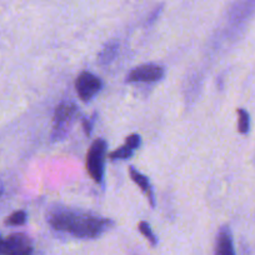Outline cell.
Masks as SVG:
<instances>
[{
    "label": "cell",
    "mask_w": 255,
    "mask_h": 255,
    "mask_svg": "<svg viewBox=\"0 0 255 255\" xmlns=\"http://www.w3.org/2000/svg\"><path fill=\"white\" fill-rule=\"evenodd\" d=\"M51 228L79 239H95L113 227V222L102 217L59 209L48 218Z\"/></svg>",
    "instance_id": "obj_1"
},
{
    "label": "cell",
    "mask_w": 255,
    "mask_h": 255,
    "mask_svg": "<svg viewBox=\"0 0 255 255\" xmlns=\"http://www.w3.org/2000/svg\"><path fill=\"white\" fill-rule=\"evenodd\" d=\"M78 114V108L72 102H63L56 107L54 114V125L51 138L53 140H60L68 134L70 125Z\"/></svg>",
    "instance_id": "obj_2"
},
{
    "label": "cell",
    "mask_w": 255,
    "mask_h": 255,
    "mask_svg": "<svg viewBox=\"0 0 255 255\" xmlns=\"http://www.w3.org/2000/svg\"><path fill=\"white\" fill-rule=\"evenodd\" d=\"M108 144L104 139H97L90 146L87 155V170L97 183H102L104 179L105 155Z\"/></svg>",
    "instance_id": "obj_3"
},
{
    "label": "cell",
    "mask_w": 255,
    "mask_h": 255,
    "mask_svg": "<svg viewBox=\"0 0 255 255\" xmlns=\"http://www.w3.org/2000/svg\"><path fill=\"white\" fill-rule=\"evenodd\" d=\"M3 255H34V247L30 238L21 233L9 235L3 240Z\"/></svg>",
    "instance_id": "obj_4"
},
{
    "label": "cell",
    "mask_w": 255,
    "mask_h": 255,
    "mask_svg": "<svg viewBox=\"0 0 255 255\" xmlns=\"http://www.w3.org/2000/svg\"><path fill=\"white\" fill-rule=\"evenodd\" d=\"M77 93L83 102L92 100L102 90L103 82L90 72H83L75 82Z\"/></svg>",
    "instance_id": "obj_5"
},
{
    "label": "cell",
    "mask_w": 255,
    "mask_h": 255,
    "mask_svg": "<svg viewBox=\"0 0 255 255\" xmlns=\"http://www.w3.org/2000/svg\"><path fill=\"white\" fill-rule=\"evenodd\" d=\"M164 68L158 64H145L136 67L127 77L128 83H155L163 79Z\"/></svg>",
    "instance_id": "obj_6"
},
{
    "label": "cell",
    "mask_w": 255,
    "mask_h": 255,
    "mask_svg": "<svg viewBox=\"0 0 255 255\" xmlns=\"http://www.w3.org/2000/svg\"><path fill=\"white\" fill-rule=\"evenodd\" d=\"M215 255H237L233 244L232 232L228 227H223L217 235Z\"/></svg>",
    "instance_id": "obj_7"
},
{
    "label": "cell",
    "mask_w": 255,
    "mask_h": 255,
    "mask_svg": "<svg viewBox=\"0 0 255 255\" xmlns=\"http://www.w3.org/2000/svg\"><path fill=\"white\" fill-rule=\"evenodd\" d=\"M129 174H130V178L133 179L134 183H135L136 185H138L139 188L145 193V195L148 197L149 203H150L151 207L153 208L155 207V202H154V193H153V189H151L150 183H149V179L146 178L145 175H143L140 171L136 170L134 166H130V169H129Z\"/></svg>",
    "instance_id": "obj_8"
},
{
    "label": "cell",
    "mask_w": 255,
    "mask_h": 255,
    "mask_svg": "<svg viewBox=\"0 0 255 255\" xmlns=\"http://www.w3.org/2000/svg\"><path fill=\"white\" fill-rule=\"evenodd\" d=\"M119 53V44L118 43H109L103 48V50L99 54V63L102 65L110 64L115 59V56Z\"/></svg>",
    "instance_id": "obj_9"
},
{
    "label": "cell",
    "mask_w": 255,
    "mask_h": 255,
    "mask_svg": "<svg viewBox=\"0 0 255 255\" xmlns=\"http://www.w3.org/2000/svg\"><path fill=\"white\" fill-rule=\"evenodd\" d=\"M238 129L239 133L247 134L250 128V118L245 109H238Z\"/></svg>",
    "instance_id": "obj_10"
},
{
    "label": "cell",
    "mask_w": 255,
    "mask_h": 255,
    "mask_svg": "<svg viewBox=\"0 0 255 255\" xmlns=\"http://www.w3.org/2000/svg\"><path fill=\"white\" fill-rule=\"evenodd\" d=\"M133 153H134L133 149L125 144V145H123L122 148L117 149V150H114L113 153H110L109 158L112 159V160H127V159L131 158Z\"/></svg>",
    "instance_id": "obj_11"
},
{
    "label": "cell",
    "mask_w": 255,
    "mask_h": 255,
    "mask_svg": "<svg viewBox=\"0 0 255 255\" xmlns=\"http://www.w3.org/2000/svg\"><path fill=\"white\" fill-rule=\"evenodd\" d=\"M26 222V213L24 210H18V212L13 213L10 217L6 219V225L10 227H19V225L25 224Z\"/></svg>",
    "instance_id": "obj_12"
},
{
    "label": "cell",
    "mask_w": 255,
    "mask_h": 255,
    "mask_svg": "<svg viewBox=\"0 0 255 255\" xmlns=\"http://www.w3.org/2000/svg\"><path fill=\"white\" fill-rule=\"evenodd\" d=\"M139 230H140L141 234H143L144 237H145L146 239L150 242V244L153 245V247H155L156 243H158V239H156V237L154 235V233H153V230H151L149 223H146V222L139 223Z\"/></svg>",
    "instance_id": "obj_13"
},
{
    "label": "cell",
    "mask_w": 255,
    "mask_h": 255,
    "mask_svg": "<svg viewBox=\"0 0 255 255\" xmlns=\"http://www.w3.org/2000/svg\"><path fill=\"white\" fill-rule=\"evenodd\" d=\"M140 143H141V139L138 134H131V135L128 136L127 140H125V144H127L128 146H130L133 150L138 149L139 146H140Z\"/></svg>",
    "instance_id": "obj_14"
},
{
    "label": "cell",
    "mask_w": 255,
    "mask_h": 255,
    "mask_svg": "<svg viewBox=\"0 0 255 255\" xmlns=\"http://www.w3.org/2000/svg\"><path fill=\"white\" fill-rule=\"evenodd\" d=\"M94 122H95V115L92 118H85V119L83 120V128H84V131L87 135H90V134H92Z\"/></svg>",
    "instance_id": "obj_15"
},
{
    "label": "cell",
    "mask_w": 255,
    "mask_h": 255,
    "mask_svg": "<svg viewBox=\"0 0 255 255\" xmlns=\"http://www.w3.org/2000/svg\"><path fill=\"white\" fill-rule=\"evenodd\" d=\"M160 11H161V6L159 9H156L155 11H154V14L150 16V19H149V23H153V21L155 20L156 18H158V15H159V13H160Z\"/></svg>",
    "instance_id": "obj_16"
},
{
    "label": "cell",
    "mask_w": 255,
    "mask_h": 255,
    "mask_svg": "<svg viewBox=\"0 0 255 255\" xmlns=\"http://www.w3.org/2000/svg\"><path fill=\"white\" fill-rule=\"evenodd\" d=\"M3 240L4 239H1V237H0V255H3L1 254V249H3Z\"/></svg>",
    "instance_id": "obj_17"
},
{
    "label": "cell",
    "mask_w": 255,
    "mask_h": 255,
    "mask_svg": "<svg viewBox=\"0 0 255 255\" xmlns=\"http://www.w3.org/2000/svg\"><path fill=\"white\" fill-rule=\"evenodd\" d=\"M3 191H4V186H3V183L0 181V195L3 194Z\"/></svg>",
    "instance_id": "obj_18"
}]
</instances>
